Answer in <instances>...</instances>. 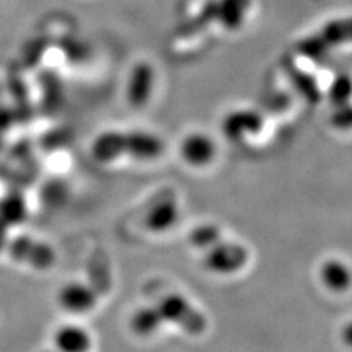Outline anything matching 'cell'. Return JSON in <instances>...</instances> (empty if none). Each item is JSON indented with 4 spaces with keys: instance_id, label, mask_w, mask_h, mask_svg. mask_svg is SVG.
<instances>
[{
    "instance_id": "1",
    "label": "cell",
    "mask_w": 352,
    "mask_h": 352,
    "mask_svg": "<svg viewBox=\"0 0 352 352\" xmlns=\"http://www.w3.org/2000/svg\"><path fill=\"white\" fill-rule=\"evenodd\" d=\"M163 141L148 132H103L91 146V154L97 162L110 163L120 157L137 160H154L163 154Z\"/></svg>"
},
{
    "instance_id": "2",
    "label": "cell",
    "mask_w": 352,
    "mask_h": 352,
    "mask_svg": "<svg viewBox=\"0 0 352 352\" xmlns=\"http://www.w3.org/2000/svg\"><path fill=\"white\" fill-rule=\"evenodd\" d=\"M164 323H172L191 336H200L207 329L206 316L179 294H168L156 302Z\"/></svg>"
},
{
    "instance_id": "3",
    "label": "cell",
    "mask_w": 352,
    "mask_h": 352,
    "mask_svg": "<svg viewBox=\"0 0 352 352\" xmlns=\"http://www.w3.org/2000/svg\"><path fill=\"white\" fill-rule=\"evenodd\" d=\"M346 43H352V16L327 22L317 34H314V37H308L300 41L296 50L302 56L311 58L313 60H320L327 52Z\"/></svg>"
},
{
    "instance_id": "4",
    "label": "cell",
    "mask_w": 352,
    "mask_h": 352,
    "mask_svg": "<svg viewBox=\"0 0 352 352\" xmlns=\"http://www.w3.org/2000/svg\"><path fill=\"white\" fill-rule=\"evenodd\" d=\"M203 256V264L208 272L217 274H232L241 270L248 263V250L223 238L216 241L214 244L207 247Z\"/></svg>"
},
{
    "instance_id": "5",
    "label": "cell",
    "mask_w": 352,
    "mask_h": 352,
    "mask_svg": "<svg viewBox=\"0 0 352 352\" xmlns=\"http://www.w3.org/2000/svg\"><path fill=\"white\" fill-rule=\"evenodd\" d=\"M56 300L65 313L82 316L94 310L98 302V292L93 285L81 280H69L60 286Z\"/></svg>"
},
{
    "instance_id": "6",
    "label": "cell",
    "mask_w": 352,
    "mask_h": 352,
    "mask_svg": "<svg viewBox=\"0 0 352 352\" xmlns=\"http://www.w3.org/2000/svg\"><path fill=\"white\" fill-rule=\"evenodd\" d=\"M179 219V206L172 190H163L156 197L146 213V226L153 232H164L173 228Z\"/></svg>"
},
{
    "instance_id": "7",
    "label": "cell",
    "mask_w": 352,
    "mask_h": 352,
    "mask_svg": "<svg viewBox=\"0 0 352 352\" xmlns=\"http://www.w3.org/2000/svg\"><path fill=\"white\" fill-rule=\"evenodd\" d=\"M10 254L21 263H27L31 267L40 270L49 269L56 261L54 250L46 242L31 239L28 236L18 238L10 245Z\"/></svg>"
},
{
    "instance_id": "8",
    "label": "cell",
    "mask_w": 352,
    "mask_h": 352,
    "mask_svg": "<svg viewBox=\"0 0 352 352\" xmlns=\"http://www.w3.org/2000/svg\"><path fill=\"white\" fill-rule=\"evenodd\" d=\"M52 344L54 352H90L93 338L85 327L76 323H65L54 329Z\"/></svg>"
},
{
    "instance_id": "9",
    "label": "cell",
    "mask_w": 352,
    "mask_h": 352,
    "mask_svg": "<svg viewBox=\"0 0 352 352\" xmlns=\"http://www.w3.org/2000/svg\"><path fill=\"white\" fill-rule=\"evenodd\" d=\"M181 156L191 166H206L216 156V144L210 137L195 132V134H190L184 138Z\"/></svg>"
},
{
    "instance_id": "10",
    "label": "cell",
    "mask_w": 352,
    "mask_h": 352,
    "mask_svg": "<svg viewBox=\"0 0 352 352\" xmlns=\"http://www.w3.org/2000/svg\"><path fill=\"white\" fill-rule=\"evenodd\" d=\"M263 128L261 116L252 110H234L232 113L226 116L225 132L229 138L239 141L248 134H256Z\"/></svg>"
},
{
    "instance_id": "11",
    "label": "cell",
    "mask_w": 352,
    "mask_h": 352,
    "mask_svg": "<svg viewBox=\"0 0 352 352\" xmlns=\"http://www.w3.org/2000/svg\"><path fill=\"white\" fill-rule=\"evenodd\" d=\"M320 279L327 289L344 292L352 285V272L348 264L338 258H329L320 266Z\"/></svg>"
},
{
    "instance_id": "12",
    "label": "cell",
    "mask_w": 352,
    "mask_h": 352,
    "mask_svg": "<svg viewBox=\"0 0 352 352\" xmlns=\"http://www.w3.org/2000/svg\"><path fill=\"white\" fill-rule=\"evenodd\" d=\"M163 324L164 320L156 304L137 308V310L132 313L129 320L132 332L142 338L157 333Z\"/></svg>"
},
{
    "instance_id": "13",
    "label": "cell",
    "mask_w": 352,
    "mask_h": 352,
    "mask_svg": "<svg viewBox=\"0 0 352 352\" xmlns=\"http://www.w3.org/2000/svg\"><path fill=\"white\" fill-rule=\"evenodd\" d=\"M250 5L251 0H222L216 3V18L220 19V25L226 30H238L248 14Z\"/></svg>"
},
{
    "instance_id": "14",
    "label": "cell",
    "mask_w": 352,
    "mask_h": 352,
    "mask_svg": "<svg viewBox=\"0 0 352 352\" xmlns=\"http://www.w3.org/2000/svg\"><path fill=\"white\" fill-rule=\"evenodd\" d=\"M154 82V72L147 63H140L131 76L128 87V97L131 103L142 104L150 97V90Z\"/></svg>"
},
{
    "instance_id": "15",
    "label": "cell",
    "mask_w": 352,
    "mask_h": 352,
    "mask_svg": "<svg viewBox=\"0 0 352 352\" xmlns=\"http://www.w3.org/2000/svg\"><path fill=\"white\" fill-rule=\"evenodd\" d=\"M28 206L25 198L18 194H8L0 198V222L6 228L21 225L27 219Z\"/></svg>"
},
{
    "instance_id": "16",
    "label": "cell",
    "mask_w": 352,
    "mask_h": 352,
    "mask_svg": "<svg viewBox=\"0 0 352 352\" xmlns=\"http://www.w3.org/2000/svg\"><path fill=\"white\" fill-rule=\"evenodd\" d=\"M222 238V230L217 225L203 223L195 226L190 232V242L198 250H206Z\"/></svg>"
},
{
    "instance_id": "17",
    "label": "cell",
    "mask_w": 352,
    "mask_h": 352,
    "mask_svg": "<svg viewBox=\"0 0 352 352\" xmlns=\"http://www.w3.org/2000/svg\"><path fill=\"white\" fill-rule=\"evenodd\" d=\"M330 98L333 103L344 104L348 103L352 97V78L348 75H340L339 78L333 80L329 88Z\"/></svg>"
},
{
    "instance_id": "18",
    "label": "cell",
    "mask_w": 352,
    "mask_h": 352,
    "mask_svg": "<svg viewBox=\"0 0 352 352\" xmlns=\"http://www.w3.org/2000/svg\"><path fill=\"white\" fill-rule=\"evenodd\" d=\"M336 112L332 116V124L340 129H352V103L336 106Z\"/></svg>"
},
{
    "instance_id": "19",
    "label": "cell",
    "mask_w": 352,
    "mask_h": 352,
    "mask_svg": "<svg viewBox=\"0 0 352 352\" xmlns=\"http://www.w3.org/2000/svg\"><path fill=\"white\" fill-rule=\"evenodd\" d=\"M340 338H342V342L352 348V320H349L344 327L342 330H340Z\"/></svg>"
},
{
    "instance_id": "20",
    "label": "cell",
    "mask_w": 352,
    "mask_h": 352,
    "mask_svg": "<svg viewBox=\"0 0 352 352\" xmlns=\"http://www.w3.org/2000/svg\"><path fill=\"white\" fill-rule=\"evenodd\" d=\"M6 230H8V228L0 222V250H2L3 247H5V244H6Z\"/></svg>"
},
{
    "instance_id": "21",
    "label": "cell",
    "mask_w": 352,
    "mask_h": 352,
    "mask_svg": "<svg viewBox=\"0 0 352 352\" xmlns=\"http://www.w3.org/2000/svg\"><path fill=\"white\" fill-rule=\"evenodd\" d=\"M50 352H54V351H50Z\"/></svg>"
}]
</instances>
